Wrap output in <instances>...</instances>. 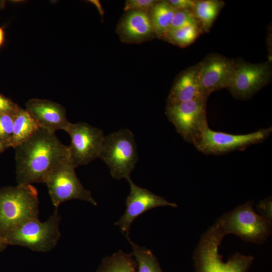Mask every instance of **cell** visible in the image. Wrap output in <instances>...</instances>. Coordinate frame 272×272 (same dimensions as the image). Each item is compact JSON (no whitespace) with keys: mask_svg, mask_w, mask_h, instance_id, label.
<instances>
[{"mask_svg":"<svg viewBox=\"0 0 272 272\" xmlns=\"http://www.w3.org/2000/svg\"><path fill=\"white\" fill-rule=\"evenodd\" d=\"M15 148L18 185L43 183L50 171L70 160L69 146L62 144L55 132L41 127Z\"/></svg>","mask_w":272,"mask_h":272,"instance_id":"obj_1","label":"cell"},{"mask_svg":"<svg viewBox=\"0 0 272 272\" xmlns=\"http://www.w3.org/2000/svg\"><path fill=\"white\" fill-rule=\"evenodd\" d=\"M225 235L217 221L202 235L193 252L194 272H249L252 256L236 252L224 261L219 247Z\"/></svg>","mask_w":272,"mask_h":272,"instance_id":"obj_2","label":"cell"},{"mask_svg":"<svg viewBox=\"0 0 272 272\" xmlns=\"http://www.w3.org/2000/svg\"><path fill=\"white\" fill-rule=\"evenodd\" d=\"M39 220V199L31 184L0 189V232L6 235L24 223Z\"/></svg>","mask_w":272,"mask_h":272,"instance_id":"obj_3","label":"cell"},{"mask_svg":"<svg viewBox=\"0 0 272 272\" xmlns=\"http://www.w3.org/2000/svg\"><path fill=\"white\" fill-rule=\"evenodd\" d=\"M217 221L226 235L234 234L247 242L263 243L271 234L272 223L256 212L251 201L225 213Z\"/></svg>","mask_w":272,"mask_h":272,"instance_id":"obj_4","label":"cell"},{"mask_svg":"<svg viewBox=\"0 0 272 272\" xmlns=\"http://www.w3.org/2000/svg\"><path fill=\"white\" fill-rule=\"evenodd\" d=\"M98 158L107 165L114 179L129 177L138 160L132 132L127 128L121 129L105 136Z\"/></svg>","mask_w":272,"mask_h":272,"instance_id":"obj_5","label":"cell"},{"mask_svg":"<svg viewBox=\"0 0 272 272\" xmlns=\"http://www.w3.org/2000/svg\"><path fill=\"white\" fill-rule=\"evenodd\" d=\"M61 217L55 208L45 222L32 220L24 223L5 236L8 245L27 247L37 252H47L55 247L60 237L59 225Z\"/></svg>","mask_w":272,"mask_h":272,"instance_id":"obj_6","label":"cell"},{"mask_svg":"<svg viewBox=\"0 0 272 272\" xmlns=\"http://www.w3.org/2000/svg\"><path fill=\"white\" fill-rule=\"evenodd\" d=\"M76 167L68 160L57 166L45 177L43 183L46 185L53 205L58 208L62 202L79 199L94 206L97 202L90 191L85 189L78 179Z\"/></svg>","mask_w":272,"mask_h":272,"instance_id":"obj_7","label":"cell"},{"mask_svg":"<svg viewBox=\"0 0 272 272\" xmlns=\"http://www.w3.org/2000/svg\"><path fill=\"white\" fill-rule=\"evenodd\" d=\"M272 127L259 129L244 134H233L207 128L193 143L196 149L206 155H221L263 142L270 135Z\"/></svg>","mask_w":272,"mask_h":272,"instance_id":"obj_8","label":"cell"},{"mask_svg":"<svg viewBox=\"0 0 272 272\" xmlns=\"http://www.w3.org/2000/svg\"><path fill=\"white\" fill-rule=\"evenodd\" d=\"M207 99H197L177 104H167L165 114L177 132L193 144L208 128Z\"/></svg>","mask_w":272,"mask_h":272,"instance_id":"obj_9","label":"cell"},{"mask_svg":"<svg viewBox=\"0 0 272 272\" xmlns=\"http://www.w3.org/2000/svg\"><path fill=\"white\" fill-rule=\"evenodd\" d=\"M66 132L71 139L69 159L77 167L89 164L99 157L105 135L102 130L87 123H70Z\"/></svg>","mask_w":272,"mask_h":272,"instance_id":"obj_10","label":"cell"},{"mask_svg":"<svg viewBox=\"0 0 272 272\" xmlns=\"http://www.w3.org/2000/svg\"><path fill=\"white\" fill-rule=\"evenodd\" d=\"M271 74L269 62L252 63L236 60L234 76L227 89L234 98L246 100L267 85Z\"/></svg>","mask_w":272,"mask_h":272,"instance_id":"obj_11","label":"cell"},{"mask_svg":"<svg viewBox=\"0 0 272 272\" xmlns=\"http://www.w3.org/2000/svg\"><path fill=\"white\" fill-rule=\"evenodd\" d=\"M198 63V80L206 97L208 98L212 93L229 87L235 72V60L213 53Z\"/></svg>","mask_w":272,"mask_h":272,"instance_id":"obj_12","label":"cell"},{"mask_svg":"<svg viewBox=\"0 0 272 272\" xmlns=\"http://www.w3.org/2000/svg\"><path fill=\"white\" fill-rule=\"evenodd\" d=\"M126 180L130 186V192L126 200V210L119 220L115 223L116 226L119 227L126 237L128 236L133 221L145 212L158 207H177L176 203L169 202L163 197L138 186L130 177Z\"/></svg>","mask_w":272,"mask_h":272,"instance_id":"obj_13","label":"cell"},{"mask_svg":"<svg viewBox=\"0 0 272 272\" xmlns=\"http://www.w3.org/2000/svg\"><path fill=\"white\" fill-rule=\"evenodd\" d=\"M120 40L137 44L156 38L148 13L130 10L121 18L116 29Z\"/></svg>","mask_w":272,"mask_h":272,"instance_id":"obj_14","label":"cell"},{"mask_svg":"<svg viewBox=\"0 0 272 272\" xmlns=\"http://www.w3.org/2000/svg\"><path fill=\"white\" fill-rule=\"evenodd\" d=\"M26 109L40 127L51 131L60 129L66 131L71 123L64 108L50 100L31 99L27 102Z\"/></svg>","mask_w":272,"mask_h":272,"instance_id":"obj_15","label":"cell"},{"mask_svg":"<svg viewBox=\"0 0 272 272\" xmlns=\"http://www.w3.org/2000/svg\"><path fill=\"white\" fill-rule=\"evenodd\" d=\"M198 68L197 63L178 74L168 94L167 104H177L200 98L208 99L199 84Z\"/></svg>","mask_w":272,"mask_h":272,"instance_id":"obj_16","label":"cell"},{"mask_svg":"<svg viewBox=\"0 0 272 272\" xmlns=\"http://www.w3.org/2000/svg\"><path fill=\"white\" fill-rule=\"evenodd\" d=\"M176 10L167 1H158L148 12L156 38L163 39L170 30Z\"/></svg>","mask_w":272,"mask_h":272,"instance_id":"obj_17","label":"cell"},{"mask_svg":"<svg viewBox=\"0 0 272 272\" xmlns=\"http://www.w3.org/2000/svg\"><path fill=\"white\" fill-rule=\"evenodd\" d=\"M13 129L10 145L14 148L33 135L40 128L25 109L18 106L13 114Z\"/></svg>","mask_w":272,"mask_h":272,"instance_id":"obj_18","label":"cell"},{"mask_svg":"<svg viewBox=\"0 0 272 272\" xmlns=\"http://www.w3.org/2000/svg\"><path fill=\"white\" fill-rule=\"evenodd\" d=\"M225 6L221 0H195L192 12L203 32H209Z\"/></svg>","mask_w":272,"mask_h":272,"instance_id":"obj_19","label":"cell"},{"mask_svg":"<svg viewBox=\"0 0 272 272\" xmlns=\"http://www.w3.org/2000/svg\"><path fill=\"white\" fill-rule=\"evenodd\" d=\"M131 254L119 250L104 257L96 272H136L138 264Z\"/></svg>","mask_w":272,"mask_h":272,"instance_id":"obj_20","label":"cell"},{"mask_svg":"<svg viewBox=\"0 0 272 272\" xmlns=\"http://www.w3.org/2000/svg\"><path fill=\"white\" fill-rule=\"evenodd\" d=\"M202 33L199 25H188L169 30L163 40L180 47H186Z\"/></svg>","mask_w":272,"mask_h":272,"instance_id":"obj_21","label":"cell"},{"mask_svg":"<svg viewBox=\"0 0 272 272\" xmlns=\"http://www.w3.org/2000/svg\"><path fill=\"white\" fill-rule=\"evenodd\" d=\"M131 245L132 252L138 264V272H163L156 257L152 252L145 247L140 246L126 237Z\"/></svg>","mask_w":272,"mask_h":272,"instance_id":"obj_22","label":"cell"},{"mask_svg":"<svg viewBox=\"0 0 272 272\" xmlns=\"http://www.w3.org/2000/svg\"><path fill=\"white\" fill-rule=\"evenodd\" d=\"M188 25H199L200 26L192 11L176 10L169 30Z\"/></svg>","mask_w":272,"mask_h":272,"instance_id":"obj_23","label":"cell"},{"mask_svg":"<svg viewBox=\"0 0 272 272\" xmlns=\"http://www.w3.org/2000/svg\"><path fill=\"white\" fill-rule=\"evenodd\" d=\"M13 129V115L0 113V142L10 145Z\"/></svg>","mask_w":272,"mask_h":272,"instance_id":"obj_24","label":"cell"},{"mask_svg":"<svg viewBox=\"0 0 272 272\" xmlns=\"http://www.w3.org/2000/svg\"><path fill=\"white\" fill-rule=\"evenodd\" d=\"M157 2V0H127L125 3L124 10L125 12L137 10L148 13Z\"/></svg>","mask_w":272,"mask_h":272,"instance_id":"obj_25","label":"cell"},{"mask_svg":"<svg viewBox=\"0 0 272 272\" xmlns=\"http://www.w3.org/2000/svg\"><path fill=\"white\" fill-rule=\"evenodd\" d=\"M256 212L262 217L272 223V199L269 196L259 201L255 205Z\"/></svg>","mask_w":272,"mask_h":272,"instance_id":"obj_26","label":"cell"},{"mask_svg":"<svg viewBox=\"0 0 272 272\" xmlns=\"http://www.w3.org/2000/svg\"><path fill=\"white\" fill-rule=\"evenodd\" d=\"M19 106L0 94V113L13 115Z\"/></svg>","mask_w":272,"mask_h":272,"instance_id":"obj_27","label":"cell"},{"mask_svg":"<svg viewBox=\"0 0 272 272\" xmlns=\"http://www.w3.org/2000/svg\"><path fill=\"white\" fill-rule=\"evenodd\" d=\"M168 2L176 10H192L195 0H168Z\"/></svg>","mask_w":272,"mask_h":272,"instance_id":"obj_28","label":"cell"},{"mask_svg":"<svg viewBox=\"0 0 272 272\" xmlns=\"http://www.w3.org/2000/svg\"><path fill=\"white\" fill-rule=\"evenodd\" d=\"M8 245L5 238L0 232V252L3 251Z\"/></svg>","mask_w":272,"mask_h":272,"instance_id":"obj_29","label":"cell"},{"mask_svg":"<svg viewBox=\"0 0 272 272\" xmlns=\"http://www.w3.org/2000/svg\"><path fill=\"white\" fill-rule=\"evenodd\" d=\"M4 39V32L2 28L0 27V46L3 43Z\"/></svg>","mask_w":272,"mask_h":272,"instance_id":"obj_30","label":"cell"},{"mask_svg":"<svg viewBox=\"0 0 272 272\" xmlns=\"http://www.w3.org/2000/svg\"><path fill=\"white\" fill-rule=\"evenodd\" d=\"M4 148V145L0 142V151Z\"/></svg>","mask_w":272,"mask_h":272,"instance_id":"obj_31","label":"cell"}]
</instances>
